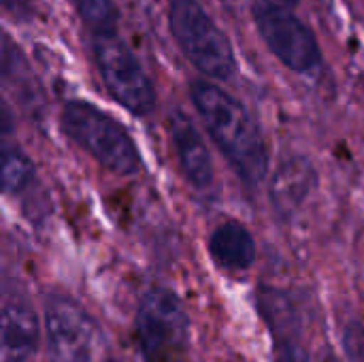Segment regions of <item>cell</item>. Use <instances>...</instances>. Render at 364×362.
<instances>
[{"instance_id":"cell-6","label":"cell","mask_w":364,"mask_h":362,"mask_svg":"<svg viewBox=\"0 0 364 362\" xmlns=\"http://www.w3.org/2000/svg\"><path fill=\"white\" fill-rule=\"evenodd\" d=\"M252 19L269 51L292 73L309 75L322 66V49L314 30L288 6L271 0L252 4Z\"/></svg>"},{"instance_id":"cell-14","label":"cell","mask_w":364,"mask_h":362,"mask_svg":"<svg viewBox=\"0 0 364 362\" xmlns=\"http://www.w3.org/2000/svg\"><path fill=\"white\" fill-rule=\"evenodd\" d=\"M346 350L352 362H364V326L363 324H352L346 331Z\"/></svg>"},{"instance_id":"cell-1","label":"cell","mask_w":364,"mask_h":362,"mask_svg":"<svg viewBox=\"0 0 364 362\" xmlns=\"http://www.w3.org/2000/svg\"><path fill=\"white\" fill-rule=\"evenodd\" d=\"M190 100L241 181L250 188L258 186L267 175L269 154L262 132L243 102L207 79L190 83Z\"/></svg>"},{"instance_id":"cell-9","label":"cell","mask_w":364,"mask_h":362,"mask_svg":"<svg viewBox=\"0 0 364 362\" xmlns=\"http://www.w3.org/2000/svg\"><path fill=\"white\" fill-rule=\"evenodd\" d=\"M318 186V173L309 158L288 156L284 158L271 181V205L279 220H292L309 201Z\"/></svg>"},{"instance_id":"cell-12","label":"cell","mask_w":364,"mask_h":362,"mask_svg":"<svg viewBox=\"0 0 364 362\" xmlns=\"http://www.w3.org/2000/svg\"><path fill=\"white\" fill-rule=\"evenodd\" d=\"M36 186V171L30 158L17 145H4L2 151V190L6 196L21 198Z\"/></svg>"},{"instance_id":"cell-19","label":"cell","mask_w":364,"mask_h":362,"mask_svg":"<svg viewBox=\"0 0 364 362\" xmlns=\"http://www.w3.org/2000/svg\"><path fill=\"white\" fill-rule=\"evenodd\" d=\"M107 362H119V361H107Z\"/></svg>"},{"instance_id":"cell-18","label":"cell","mask_w":364,"mask_h":362,"mask_svg":"<svg viewBox=\"0 0 364 362\" xmlns=\"http://www.w3.org/2000/svg\"><path fill=\"white\" fill-rule=\"evenodd\" d=\"M360 85H363V92H364V73L360 75Z\"/></svg>"},{"instance_id":"cell-11","label":"cell","mask_w":364,"mask_h":362,"mask_svg":"<svg viewBox=\"0 0 364 362\" xmlns=\"http://www.w3.org/2000/svg\"><path fill=\"white\" fill-rule=\"evenodd\" d=\"M209 254L215 267L241 273L256 262V241L241 222L228 220L211 233Z\"/></svg>"},{"instance_id":"cell-2","label":"cell","mask_w":364,"mask_h":362,"mask_svg":"<svg viewBox=\"0 0 364 362\" xmlns=\"http://www.w3.org/2000/svg\"><path fill=\"white\" fill-rule=\"evenodd\" d=\"M64 134L115 175H134L141 154L130 132L107 111L87 100H68L60 113Z\"/></svg>"},{"instance_id":"cell-4","label":"cell","mask_w":364,"mask_h":362,"mask_svg":"<svg viewBox=\"0 0 364 362\" xmlns=\"http://www.w3.org/2000/svg\"><path fill=\"white\" fill-rule=\"evenodd\" d=\"M134 335L145 362H186L190 320L181 299L168 288L147 290L139 301Z\"/></svg>"},{"instance_id":"cell-16","label":"cell","mask_w":364,"mask_h":362,"mask_svg":"<svg viewBox=\"0 0 364 362\" xmlns=\"http://www.w3.org/2000/svg\"><path fill=\"white\" fill-rule=\"evenodd\" d=\"M2 9L15 19H23L32 13V0H2Z\"/></svg>"},{"instance_id":"cell-17","label":"cell","mask_w":364,"mask_h":362,"mask_svg":"<svg viewBox=\"0 0 364 362\" xmlns=\"http://www.w3.org/2000/svg\"><path fill=\"white\" fill-rule=\"evenodd\" d=\"M273 2H277V4H282V6H288V9H292V6L299 4V0H273Z\"/></svg>"},{"instance_id":"cell-7","label":"cell","mask_w":364,"mask_h":362,"mask_svg":"<svg viewBox=\"0 0 364 362\" xmlns=\"http://www.w3.org/2000/svg\"><path fill=\"white\" fill-rule=\"evenodd\" d=\"M45 331L51 362H94L100 331L94 318L70 297L53 294L45 309Z\"/></svg>"},{"instance_id":"cell-10","label":"cell","mask_w":364,"mask_h":362,"mask_svg":"<svg viewBox=\"0 0 364 362\" xmlns=\"http://www.w3.org/2000/svg\"><path fill=\"white\" fill-rule=\"evenodd\" d=\"M38 348V318L21 297L6 299L0 326V362H30Z\"/></svg>"},{"instance_id":"cell-3","label":"cell","mask_w":364,"mask_h":362,"mask_svg":"<svg viewBox=\"0 0 364 362\" xmlns=\"http://www.w3.org/2000/svg\"><path fill=\"white\" fill-rule=\"evenodd\" d=\"M168 28L196 70L215 81L235 79L239 64L232 43L200 0H168Z\"/></svg>"},{"instance_id":"cell-5","label":"cell","mask_w":364,"mask_h":362,"mask_svg":"<svg viewBox=\"0 0 364 362\" xmlns=\"http://www.w3.org/2000/svg\"><path fill=\"white\" fill-rule=\"evenodd\" d=\"M92 58L105 90L115 102L136 117H147L156 109V87L119 34L92 38Z\"/></svg>"},{"instance_id":"cell-8","label":"cell","mask_w":364,"mask_h":362,"mask_svg":"<svg viewBox=\"0 0 364 362\" xmlns=\"http://www.w3.org/2000/svg\"><path fill=\"white\" fill-rule=\"evenodd\" d=\"M168 137L186 181L200 192L211 190L215 181L211 151L196 124L181 109H173L168 115Z\"/></svg>"},{"instance_id":"cell-15","label":"cell","mask_w":364,"mask_h":362,"mask_svg":"<svg viewBox=\"0 0 364 362\" xmlns=\"http://www.w3.org/2000/svg\"><path fill=\"white\" fill-rule=\"evenodd\" d=\"M275 362H311L309 354L296 341H279L275 348Z\"/></svg>"},{"instance_id":"cell-13","label":"cell","mask_w":364,"mask_h":362,"mask_svg":"<svg viewBox=\"0 0 364 362\" xmlns=\"http://www.w3.org/2000/svg\"><path fill=\"white\" fill-rule=\"evenodd\" d=\"M73 6L92 38L119 34V6L115 0H73Z\"/></svg>"}]
</instances>
